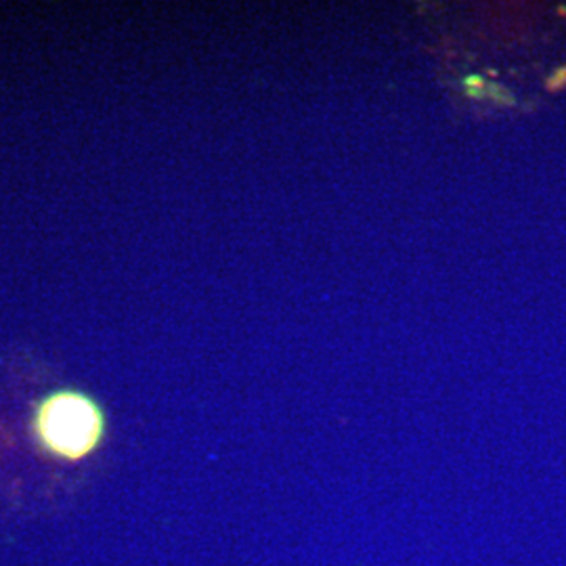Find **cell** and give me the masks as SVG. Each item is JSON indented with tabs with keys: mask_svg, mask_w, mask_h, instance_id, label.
Here are the masks:
<instances>
[{
	"mask_svg": "<svg viewBox=\"0 0 566 566\" xmlns=\"http://www.w3.org/2000/svg\"><path fill=\"white\" fill-rule=\"evenodd\" d=\"M34 430L44 449L74 462L86 458L102 443L105 420L95 399L74 390H61L39 405Z\"/></svg>",
	"mask_w": 566,
	"mask_h": 566,
	"instance_id": "obj_1",
	"label": "cell"
}]
</instances>
